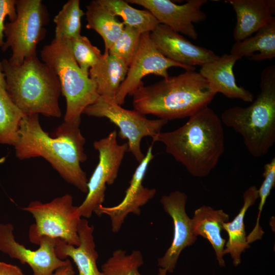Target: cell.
Listing matches in <instances>:
<instances>
[{
  "mask_svg": "<svg viewBox=\"0 0 275 275\" xmlns=\"http://www.w3.org/2000/svg\"><path fill=\"white\" fill-rule=\"evenodd\" d=\"M231 54L241 58L261 61L275 57V19L259 29L253 36L232 46Z\"/></svg>",
  "mask_w": 275,
  "mask_h": 275,
  "instance_id": "23",
  "label": "cell"
},
{
  "mask_svg": "<svg viewBox=\"0 0 275 275\" xmlns=\"http://www.w3.org/2000/svg\"><path fill=\"white\" fill-rule=\"evenodd\" d=\"M86 8V28L94 30L101 36L104 43V51L108 52L122 33L124 24L99 0L92 1Z\"/></svg>",
  "mask_w": 275,
  "mask_h": 275,
  "instance_id": "24",
  "label": "cell"
},
{
  "mask_svg": "<svg viewBox=\"0 0 275 275\" xmlns=\"http://www.w3.org/2000/svg\"><path fill=\"white\" fill-rule=\"evenodd\" d=\"M8 16L10 21H14L17 16L16 0H0V47L4 44V20Z\"/></svg>",
  "mask_w": 275,
  "mask_h": 275,
  "instance_id": "32",
  "label": "cell"
},
{
  "mask_svg": "<svg viewBox=\"0 0 275 275\" xmlns=\"http://www.w3.org/2000/svg\"><path fill=\"white\" fill-rule=\"evenodd\" d=\"M241 57L232 54H223L212 62L201 66L200 74L210 84L213 89L231 99H239L252 102L253 94L237 85L233 67Z\"/></svg>",
  "mask_w": 275,
  "mask_h": 275,
  "instance_id": "19",
  "label": "cell"
},
{
  "mask_svg": "<svg viewBox=\"0 0 275 275\" xmlns=\"http://www.w3.org/2000/svg\"><path fill=\"white\" fill-rule=\"evenodd\" d=\"M264 180L258 190V197L260 202L258 206V214L256 225L248 236V239L251 242L261 239L264 232L260 225V218L263 208L266 201L269 196L271 190L275 185V158L273 157L264 166L263 173Z\"/></svg>",
  "mask_w": 275,
  "mask_h": 275,
  "instance_id": "31",
  "label": "cell"
},
{
  "mask_svg": "<svg viewBox=\"0 0 275 275\" xmlns=\"http://www.w3.org/2000/svg\"><path fill=\"white\" fill-rule=\"evenodd\" d=\"M159 51L170 60L188 67H201L219 57L212 50L193 44L180 34L159 24L150 33Z\"/></svg>",
  "mask_w": 275,
  "mask_h": 275,
  "instance_id": "16",
  "label": "cell"
},
{
  "mask_svg": "<svg viewBox=\"0 0 275 275\" xmlns=\"http://www.w3.org/2000/svg\"><path fill=\"white\" fill-rule=\"evenodd\" d=\"M154 157L151 145L136 168L122 201L113 207H104L101 205L95 211L94 213L98 216L105 214L109 217L113 232L117 233L120 231L129 213L140 215V207L155 196V189L144 187L142 184L148 165Z\"/></svg>",
  "mask_w": 275,
  "mask_h": 275,
  "instance_id": "15",
  "label": "cell"
},
{
  "mask_svg": "<svg viewBox=\"0 0 275 275\" xmlns=\"http://www.w3.org/2000/svg\"><path fill=\"white\" fill-rule=\"evenodd\" d=\"M167 271L166 269L162 268H159L158 270V275H167Z\"/></svg>",
  "mask_w": 275,
  "mask_h": 275,
  "instance_id": "36",
  "label": "cell"
},
{
  "mask_svg": "<svg viewBox=\"0 0 275 275\" xmlns=\"http://www.w3.org/2000/svg\"><path fill=\"white\" fill-rule=\"evenodd\" d=\"M79 126L64 122L49 135L41 127L39 115L25 116L14 146L15 155L20 160L44 158L65 181L87 193L88 180L80 166L87 159L86 139Z\"/></svg>",
  "mask_w": 275,
  "mask_h": 275,
  "instance_id": "1",
  "label": "cell"
},
{
  "mask_svg": "<svg viewBox=\"0 0 275 275\" xmlns=\"http://www.w3.org/2000/svg\"><path fill=\"white\" fill-rule=\"evenodd\" d=\"M187 199L184 193L175 190L162 196L160 200L164 210L172 218L174 234L170 246L163 256L158 259L157 264L170 273L175 269L182 251L197 239L193 233L191 218L185 211Z\"/></svg>",
  "mask_w": 275,
  "mask_h": 275,
  "instance_id": "14",
  "label": "cell"
},
{
  "mask_svg": "<svg viewBox=\"0 0 275 275\" xmlns=\"http://www.w3.org/2000/svg\"><path fill=\"white\" fill-rule=\"evenodd\" d=\"M236 17L233 36L242 41L275 19L274 0H227Z\"/></svg>",
  "mask_w": 275,
  "mask_h": 275,
  "instance_id": "17",
  "label": "cell"
},
{
  "mask_svg": "<svg viewBox=\"0 0 275 275\" xmlns=\"http://www.w3.org/2000/svg\"><path fill=\"white\" fill-rule=\"evenodd\" d=\"M125 1L144 7L160 24L193 40H196L198 37L193 23L203 22L207 18L206 13L201 10L202 6L207 2V0H188L183 5H177L169 0Z\"/></svg>",
  "mask_w": 275,
  "mask_h": 275,
  "instance_id": "13",
  "label": "cell"
},
{
  "mask_svg": "<svg viewBox=\"0 0 275 275\" xmlns=\"http://www.w3.org/2000/svg\"><path fill=\"white\" fill-rule=\"evenodd\" d=\"M141 35L136 29L125 25L108 52L120 58L129 66L139 48Z\"/></svg>",
  "mask_w": 275,
  "mask_h": 275,
  "instance_id": "30",
  "label": "cell"
},
{
  "mask_svg": "<svg viewBox=\"0 0 275 275\" xmlns=\"http://www.w3.org/2000/svg\"><path fill=\"white\" fill-rule=\"evenodd\" d=\"M94 229V226L90 225L86 218H81L78 226V246L57 240L54 248L56 255L62 260L71 258L77 266L78 275H104L97 267L98 254L95 249Z\"/></svg>",
  "mask_w": 275,
  "mask_h": 275,
  "instance_id": "18",
  "label": "cell"
},
{
  "mask_svg": "<svg viewBox=\"0 0 275 275\" xmlns=\"http://www.w3.org/2000/svg\"><path fill=\"white\" fill-rule=\"evenodd\" d=\"M25 116L0 85V144L14 146L21 121Z\"/></svg>",
  "mask_w": 275,
  "mask_h": 275,
  "instance_id": "26",
  "label": "cell"
},
{
  "mask_svg": "<svg viewBox=\"0 0 275 275\" xmlns=\"http://www.w3.org/2000/svg\"><path fill=\"white\" fill-rule=\"evenodd\" d=\"M72 55L81 70L89 76L90 69L100 60L102 54L86 36L69 39Z\"/></svg>",
  "mask_w": 275,
  "mask_h": 275,
  "instance_id": "29",
  "label": "cell"
},
{
  "mask_svg": "<svg viewBox=\"0 0 275 275\" xmlns=\"http://www.w3.org/2000/svg\"><path fill=\"white\" fill-rule=\"evenodd\" d=\"M128 66L120 58L104 51L98 62L89 70L99 96L115 98L125 79Z\"/></svg>",
  "mask_w": 275,
  "mask_h": 275,
  "instance_id": "21",
  "label": "cell"
},
{
  "mask_svg": "<svg viewBox=\"0 0 275 275\" xmlns=\"http://www.w3.org/2000/svg\"><path fill=\"white\" fill-rule=\"evenodd\" d=\"M75 271L70 260L66 264L58 268L52 275H74Z\"/></svg>",
  "mask_w": 275,
  "mask_h": 275,
  "instance_id": "34",
  "label": "cell"
},
{
  "mask_svg": "<svg viewBox=\"0 0 275 275\" xmlns=\"http://www.w3.org/2000/svg\"><path fill=\"white\" fill-rule=\"evenodd\" d=\"M199 72L187 70L182 73L139 87L134 92V110L167 121L189 117L204 108L216 94Z\"/></svg>",
  "mask_w": 275,
  "mask_h": 275,
  "instance_id": "3",
  "label": "cell"
},
{
  "mask_svg": "<svg viewBox=\"0 0 275 275\" xmlns=\"http://www.w3.org/2000/svg\"><path fill=\"white\" fill-rule=\"evenodd\" d=\"M116 130L93 143L99 153V161L87 183V195L78 206L81 217H90L105 200L106 185L113 184L117 179L128 143L119 144Z\"/></svg>",
  "mask_w": 275,
  "mask_h": 275,
  "instance_id": "10",
  "label": "cell"
},
{
  "mask_svg": "<svg viewBox=\"0 0 275 275\" xmlns=\"http://www.w3.org/2000/svg\"><path fill=\"white\" fill-rule=\"evenodd\" d=\"M5 89L15 104L25 116L41 114L60 118L59 100L61 89L53 70L35 54L20 65L2 62Z\"/></svg>",
  "mask_w": 275,
  "mask_h": 275,
  "instance_id": "4",
  "label": "cell"
},
{
  "mask_svg": "<svg viewBox=\"0 0 275 275\" xmlns=\"http://www.w3.org/2000/svg\"><path fill=\"white\" fill-rule=\"evenodd\" d=\"M85 13L79 0H69L55 16V38L71 39L80 35L81 19Z\"/></svg>",
  "mask_w": 275,
  "mask_h": 275,
  "instance_id": "27",
  "label": "cell"
},
{
  "mask_svg": "<svg viewBox=\"0 0 275 275\" xmlns=\"http://www.w3.org/2000/svg\"><path fill=\"white\" fill-rule=\"evenodd\" d=\"M16 19L5 24L6 40L1 48L3 51L10 48L8 61L20 65L25 58L37 54V46L46 34L44 26L49 14L41 0H16Z\"/></svg>",
  "mask_w": 275,
  "mask_h": 275,
  "instance_id": "8",
  "label": "cell"
},
{
  "mask_svg": "<svg viewBox=\"0 0 275 275\" xmlns=\"http://www.w3.org/2000/svg\"><path fill=\"white\" fill-rule=\"evenodd\" d=\"M142 253L133 251L127 254L126 251L118 249L101 266L104 275H142L139 268L143 264Z\"/></svg>",
  "mask_w": 275,
  "mask_h": 275,
  "instance_id": "28",
  "label": "cell"
},
{
  "mask_svg": "<svg viewBox=\"0 0 275 275\" xmlns=\"http://www.w3.org/2000/svg\"><path fill=\"white\" fill-rule=\"evenodd\" d=\"M258 198L257 187L255 186L250 187L243 194V204L239 213L232 221L223 224V229L228 235V240L225 244L224 254H230L235 267L241 263V254L250 248L247 242L244 219L248 209L255 203Z\"/></svg>",
  "mask_w": 275,
  "mask_h": 275,
  "instance_id": "22",
  "label": "cell"
},
{
  "mask_svg": "<svg viewBox=\"0 0 275 275\" xmlns=\"http://www.w3.org/2000/svg\"><path fill=\"white\" fill-rule=\"evenodd\" d=\"M0 275H25L16 265L0 261Z\"/></svg>",
  "mask_w": 275,
  "mask_h": 275,
  "instance_id": "33",
  "label": "cell"
},
{
  "mask_svg": "<svg viewBox=\"0 0 275 275\" xmlns=\"http://www.w3.org/2000/svg\"><path fill=\"white\" fill-rule=\"evenodd\" d=\"M113 15L120 16L125 26L138 30L142 34L151 33L159 24L147 10L134 8L123 0H99Z\"/></svg>",
  "mask_w": 275,
  "mask_h": 275,
  "instance_id": "25",
  "label": "cell"
},
{
  "mask_svg": "<svg viewBox=\"0 0 275 275\" xmlns=\"http://www.w3.org/2000/svg\"><path fill=\"white\" fill-rule=\"evenodd\" d=\"M82 114L106 118L119 129L118 135L128 140V151L139 163L144 158L141 143L142 139L150 136L152 140L161 132L168 121L149 119L135 110H128L117 104L115 98L99 96L93 104L85 109Z\"/></svg>",
  "mask_w": 275,
  "mask_h": 275,
  "instance_id": "9",
  "label": "cell"
},
{
  "mask_svg": "<svg viewBox=\"0 0 275 275\" xmlns=\"http://www.w3.org/2000/svg\"><path fill=\"white\" fill-rule=\"evenodd\" d=\"M22 209L32 214L35 223L29 229L30 241L37 244L43 236L59 239L78 246V226L81 219L78 206L68 194L54 198L48 203L34 201Z\"/></svg>",
  "mask_w": 275,
  "mask_h": 275,
  "instance_id": "7",
  "label": "cell"
},
{
  "mask_svg": "<svg viewBox=\"0 0 275 275\" xmlns=\"http://www.w3.org/2000/svg\"><path fill=\"white\" fill-rule=\"evenodd\" d=\"M40 57L60 80L61 94L66 101L64 122L80 125L85 109L99 97L96 84L75 61L69 39L54 38L43 47Z\"/></svg>",
  "mask_w": 275,
  "mask_h": 275,
  "instance_id": "6",
  "label": "cell"
},
{
  "mask_svg": "<svg viewBox=\"0 0 275 275\" xmlns=\"http://www.w3.org/2000/svg\"><path fill=\"white\" fill-rule=\"evenodd\" d=\"M260 92L247 107L225 109L223 124L239 134L253 157L266 155L275 142V66L265 68L261 74Z\"/></svg>",
  "mask_w": 275,
  "mask_h": 275,
  "instance_id": "5",
  "label": "cell"
},
{
  "mask_svg": "<svg viewBox=\"0 0 275 275\" xmlns=\"http://www.w3.org/2000/svg\"><path fill=\"white\" fill-rule=\"evenodd\" d=\"M13 231L11 223H0V251L22 264H28L33 275H52L69 261L68 259L62 260L56 255L54 248L58 239L43 236L37 243L39 248L33 251L17 242Z\"/></svg>",
  "mask_w": 275,
  "mask_h": 275,
  "instance_id": "12",
  "label": "cell"
},
{
  "mask_svg": "<svg viewBox=\"0 0 275 275\" xmlns=\"http://www.w3.org/2000/svg\"><path fill=\"white\" fill-rule=\"evenodd\" d=\"M0 85L6 87L5 75L3 73L2 62L0 61Z\"/></svg>",
  "mask_w": 275,
  "mask_h": 275,
  "instance_id": "35",
  "label": "cell"
},
{
  "mask_svg": "<svg viewBox=\"0 0 275 275\" xmlns=\"http://www.w3.org/2000/svg\"><path fill=\"white\" fill-rule=\"evenodd\" d=\"M196 177L208 175L225 150V135L220 117L207 106L189 117L177 129L160 132L152 140Z\"/></svg>",
  "mask_w": 275,
  "mask_h": 275,
  "instance_id": "2",
  "label": "cell"
},
{
  "mask_svg": "<svg viewBox=\"0 0 275 275\" xmlns=\"http://www.w3.org/2000/svg\"><path fill=\"white\" fill-rule=\"evenodd\" d=\"M177 67L185 70H195L165 57L153 43L150 33L142 34L137 52L128 66L126 77L120 85L115 97L117 104L122 105L127 95L132 96L136 90L144 85V77L152 74L163 78L168 77L170 68Z\"/></svg>",
  "mask_w": 275,
  "mask_h": 275,
  "instance_id": "11",
  "label": "cell"
},
{
  "mask_svg": "<svg viewBox=\"0 0 275 275\" xmlns=\"http://www.w3.org/2000/svg\"><path fill=\"white\" fill-rule=\"evenodd\" d=\"M229 215L222 209L215 210L208 206L197 209L191 221L194 235H200L209 241L213 248L220 267L225 266L224 250L226 240L222 237L223 224L229 222Z\"/></svg>",
  "mask_w": 275,
  "mask_h": 275,
  "instance_id": "20",
  "label": "cell"
}]
</instances>
